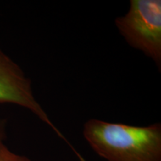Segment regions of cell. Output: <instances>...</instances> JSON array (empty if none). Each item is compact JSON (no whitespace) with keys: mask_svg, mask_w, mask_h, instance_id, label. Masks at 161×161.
<instances>
[{"mask_svg":"<svg viewBox=\"0 0 161 161\" xmlns=\"http://www.w3.org/2000/svg\"><path fill=\"white\" fill-rule=\"evenodd\" d=\"M83 136L107 161H161V123L135 126L90 119Z\"/></svg>","mask_w":161,"mask_h":161,"instance_id":"cell-1","label":"cell"},{"mask_svg":"<svg viewBox=\"0 0 161 161\" xmlns=\"http://www.w3.org/2000/svg\"><path fill=\"white\" fill-rule=\"evenodd\" d=\"M115 25L129 46L142 52L161 70V0H130Z\"/></svg>","mask_w":161,"mask_h":161,"instance_id":"cell-2","label":"cell"},{"mask_svg":"<svg viewBox=\"0 0 161 161\" xmlns=\"http://www.w3.org/2000/svg\"><path fill=\"white\" fill-rule=\"evenodd\" d=\"M0 103L13 104L29 110L51 127L60 137L66 139L52 123L49 116L36 99L31 80L21 67L0 49Z\"/></svg>","mask_w":161,"mask_h":161,"instance_id":"cell-3","label":"cell"},{"mask_svg":"<svg viewBox=\"0 0 161 161\" xmlns=\"http://www.w3.org/2000/svg\"><path fill=\"white\" fill-rule=\"evenodd\" d=\"M5 121L0 120V161H31L25 155L12 152L5 144Z\"/></svg>","mask_w":161,"mask_h":161,"instance_id":"cell-4","label":"cell"}]
</instances>
